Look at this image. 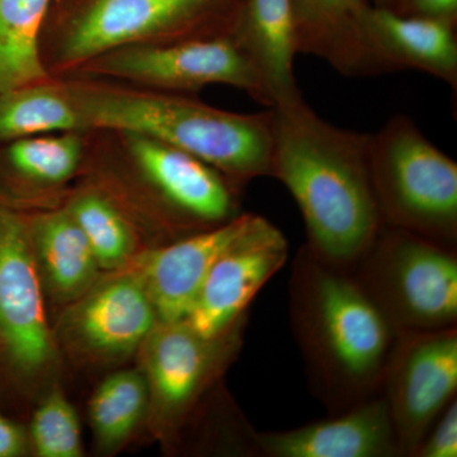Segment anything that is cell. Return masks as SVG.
<instances>
[{
    "label": "cell",
    "instance_id": "18",
    "mask_svg": "<svg viewBox=\"0 0 457 457\" xmlns=\"http://www.w3.org/2000/svg\"><path fill=\"white\" fill-rule=\"evenodd\" d=\"M23 216L33 264L53 317L87 293L104 272L64 206Z\"/></svg>",
    "mask_w": 457,
    "mask_h": 457
},
{
    "label": "cell",
    "instance_id": "5",
    "mask_svg": "<svg viewBox=\"0 0 457 457\" xmlns=\"http://www.w3.org/2000/svg\"><path fill=\"white\" fill-rule=\"evenodd\" d=\"M66 370L33 264L25 216L0 207V402L29 416L54 384L64 383Z\"/></svg>",
    "mask_w": 457,
    "mask_h": 457
},
{
    "label": "cell",
    "instance_id": "27",
    "mask_svg": "<svg viewBox=\"0 0 457 457\" xmlns=\"http://www.w3.org/2000/svg\"><path fill=\"white\" fill-rule=\"evenodd\" d=\"M393 11L404 16L432 18L457 27V0H398Z\"/></svg>",
    "mask_w": 457,
    "mask_h": 457
},
{
    "label": "cell",
    "instance_id": "6",
    "mask_svg": "<svg viewBox=\"0 0 457 457\" xmlns=\"http://www.w3.org/2000/svg\"><path fill=\"white\" fill-rule=\"evenodd\" d=\"M245 0H87L66 20L44 62L54 77L107 51L231 36Z\"/></svg>",
    "mask_w": 457,
    "mask_h": 457
},
{
    "label": "cell",
    "instance_id": "16",
    "mask_svg": "<svg viewBox=\"0 0 457 457\" xmlns=\"http://www.w3.org/2000/svg\"><path fill=\"white\" fill-rule=\"evenodd\" d=\"M257 457H400L383 393L343 413L287 431L254 433Z\"/></svg>",
    "mask_w": 457,
    "mask_h": 457
},
{
    "label": "cell",
    "instance_id": "3",
    "mask_svg": "<svg viewBox=\"0 0 457 457\" xmlns=\"http://www.w3.org/2000/svg\"><path fill=\"white\" fill-rule=\"evenodd\" d=\"M107 132L119 147H95L89 135L78 179L121 210L146 249L219 227L242 213V191L212 165L145 135Z\"/></svg>",
    "mask_w": 457,
    "mask_h": 457
},
{
    "label": "cell",
    "instance_id": "10",
    "mask_svg": "<svg viewBox=\"0 0 457 457\" xmlns=\"http://www.w3.org/2000/svg\"><path fill=\"white\" fill-rule=\"evenodd\" d=\"M159 321L131 266L104 272L87 293L51 317L66 368L86 374H108L135 362Z\"/></svg>",
    "mask_w": 457,
    "mask_h": 457
},
{
    "label": "cell",
    "instance_id": "29",
    "mask_svg": "<svg viewBox=\"0 0 457 457\" xmlns=\"http://www.w3.org/2000/svg\"><path fill=\"white\" fill-rule=\"evenodd\" d=\"M396 2H398V0H370V3H371V5H374V7L389 9L395 7Z\"/></svg>",
    "mask_w": 457,
    "mask_h": 457
},
{
    "label": "cell",
    "instance_id": "13",
    "mask_svg": "<svg viewBox=\"0 0 457 457\" xmlns=\"http://www.w3.org/2000/svg\"><path fill=\"white\" fill-rule=\"evenodd\" d=\"M287 260L288 243L282 231L254 215L245 233L213 263L183 320L204 337L228 332L248 318L254 297Z\"/></svg>",
    "mask_w": 457,
    "mask_h": 457
},
{
    "label": "cell",
    "instance_id": "24",
    "mask_svg": "<svg viewBox=\"0 0 457 457\" xmlns=\"http://www.w3.org/2000/svg\"><path fill=\"white\" fill-rule=\"evenodd\" d=\"M60 131L87 130L59 78L0 93V144Z\"/></svg>",
    "mask_w": 457,
    "mask_h": 457
},
{
    "label": "cell",
    "instance_id": "19",
    "mask_svg": "<svg viewBox=\"0 0 457 457\" xmlns=\"http://www.w3.org/2000/svg\"><path fill=\"white\" fill-rule=\"evenodd\" d=\"M231 37L253 64L270 108L303 97L294 73L293 0H245Z\"/></svg>",
    "mask_w": 457,
    "mask_h": 457
},
{
    "label": "cell",
    "instance_id": "1",
    "mask_svg": "<svg viewBox=\"0 0 457 457\" xmlns=\"http://www.w3.org/2000/svg\"><path fill=\"white\" fill-rule=\"evenodd\" d=\"M272 111L270 177L296 201L306 248L351 270L384 227L370 171V134L321 119L303 98Z\"/></svg>",
    "mask_w": 457,
    "mask_h": 457
},
{
    "label": "cell",
    "instance_id": "12",
    "mask_svg": "<svg viewBox=\"0 0 457 457\" xmlns=\"http://www.w3.org/2000/svg\"><path fill=\"white\" fill-rule=\"evenodd\" d=\"M381 393L400 457H413L426 433L457 394V328L400 332Z\"/></svg>",
    "mask_w": 457,
    "mask_h": 457
},
{
    "label": "cell",
    "instance_id": "8",
    "mask_svg": "<svg viewBox=\"0 0 457 457\" xmlns=\"http://www.w3.org/2000/svg\"><path fill=\"white\" fill-rule=\"evenodd\" d=\"M248 318L228 332L204 337L185 320L159 321L137 353L149 390L145 435L176 455L180 438L222 384L243 345Z\"/></svg>",
    "mask_w": 457,
    "mask_h": 457
},
{
    "label": "cell",
    "instance_id": "14",
    "mask_svg": "<svg viewBox=\"0 0 457 457\" xmlns=\"http://www.w3.org/2000/svg\"><path fill=\"white\" fill-rule=\"evenodd\" d=\"M88 140L89 131H60L0 144V207L29 213L62 206Z\"/></svg>",
    "mask_w": 457,
    "mask_h": 457
},
{
    "label": "cell",
    "instance_id": "4",
    "mask_svg": "<svg viewBox=\"0 0 457 457\" xmlns=\"http://www.w3.org/2000/svg\"><path fill=\"white\" fill-rule=\"evenodd\" d=\"M59 79L87 131L132 132L163 141L212 165L240 191L270 177V108L237 113L180 93L92 78Z\"/></svg>",
    "mask_w": 457,
    "mask_h": 457
},
{
    "label": "cell",
    "instance_id": "9",
    "mask_svg": "<svg viewBox=\"0 0 457 457\" xmlns=\"http://www.w3.org/2000/svg\"><path fill=\"white\" fill-rule=\"evenodd\" d=\"M350 272L396 332L456 327V248L384 225Z\"/></svg>",
    "mask_w": 457,
    "mask_h": 457
},
{
    "label": "cell",
    "instance_id": "17",
    "mask_svg": "<svg viewBox=\"0 0 457 457\" xmlns=\"http://www.w3.org/2000/svg\"><path fill=\"white\" fill-rule=\"evenodd\" d=\"M297 54L350 78L392 73L368 29L370 0H293Z\"/></svg>",
    "mask_w": 457,
    "mask_h": 457
},
{
    "label": "cell",
    "instance_id": "11",
    "mask_svg": "<svg viewBox=\"0 0 457 457\" xmlns=\"http://www.w3.org/2000/svg\"><path fill=\"white\" fill-rule=\"evenodd\" d=\"M65 77L111 80L180 95L222 84L245 90L270 108L253 64L231 36L119 47L93 57Z\"/></svg>",
    "mask_w": 457,
    "mask_h": 457
},
{
    "label": "cell",
    "instance_id": "26",
    "mask_svg": "<svg viewBox=\"0 0 457 457\" xmlns=\"http://www.w3.org/2000/svg\"><path fill=\"white\" fill-rule=\"evenodd\" d=\"M457 456V398L451 400L442 411L413 457Z\"/></svg>",
    "mask_w": 457,
    "mask_h": 457
},
{
    "label": "cell",
    "instance_id": "25",
    "mask_svg": "<svg viewBox=\"0 0 457 457\" xmlns=\"http://www.w3.org/2000/svg\"><path fill=\"white\" fill-rule=\"evenodd\" d=\"M27 417L29 456H86L79 416L66 395L64 383L54 384Z\"/></svg>",
    "mask_w": 457,
    "mask_h": 457
},
{
    "label": "cell",
    "instance_id": "28",
    "mask_svg": "<svg viewBox=\"0 0 457 457\" xmlns=\"http://www.w3.org/2000/svg\"><path fill=\"white\" fill-rule=\"evenodd\" d=\"M29 456L26 425L0 411V457Z\"/></svg>",
    "mask_w": 457,
    "mask_h": 457
},
{
    "label": "cell",
    "instance_id": "21",
    "mask_svg": "<svg viewBox=\"0 0 457 457\" xmlns=\"http://www.w3.org/2000/svg\"><path fill=\"white\" fill-rule=\"evenodd\" d=\"M149 390L137 363L108 372L88 400L92 453L113 457L145 433Z\"/></svg>",
    "mask_w": 457,
    "mask_h": 457
},
{
    "label": "cell",
    "instance_id": "15",
    "mask_svg": "<svg viewBox=\"0 0 457 457\" xmlns=\"http://www.w3.org/2000/svg\"><path fill=\"white\" fill-rule=\"evenodd\" d=\"M242 212L219 227L146 249L131 264L143 281L161 321L187 317L213 263L253 221Z\"/></svg>",
    "mask_w": 457,
    "mask_h": 457
},
{
    "label": "cell",
    "instance_id": "22",
    "mask_svg": "<svg viewBox=\"0 0 457 457\" xmlns=\"http://www.w3.org/2000/svg\"><path fill=\"white\" fill-rule=\"evenodd\" d=\"M62 206L83 231L104 272L130 267L146 251L121 210L86 180L77 179Z\"/></svg>",
    "mask_w": 457,
    "mask_h": 457
},
{
    "label": "cell",
    "instance_id": "23",
    "mask_svg": "<svg viewBox=\"0 0 457 457\" xmlns=\"http://www.w3.org/2000/svg\"><path fill=\"white\" fill-rule=\"evenodd\" d=\"M51 0H0V93L50 82L42 33Z\"/></svg>",
    "mask_w": 457,
    "mask_h": 457
},
{
    "label": "cell",
    "instance_id": "20",
    "mask_svg": "<svg viewBox=\"0 0 457 457\" xmlns=\"http://www.w3.org/2000/svg\"><path fill=\"white\" fill-rule=\"evenodd\" d=\"M368 29L392 73L416 69L457 89L456 27L432 18L404 16L393 9H369Z\"/></svg>",
    "mask_w": 457,
    "mask_h": 457
},
{
    "label": "cell",
    "instance_id": "7",
    "mask_svg": "<svg viewBox=\"0 0 457 457\" xmlns=\"http://www.w3.org/2000/svg\"><path fill=\"white\" fill-rule=\"evenodd\" d=\"M369 161L384 224L456 248V162L405 114L370 134Z\"/></svg>",
    "mask_w": 457,
    "mask_h": 457
},
{
    "label": "cell",
    "instance_id": "2",
    "mask_svg": "<svg viewBox=\"0 0 457 457\" xmlns=\"http://www.w3.org/2000/svg\"><path fill=\"white\" fill-rule=\"evenodd\" d=\"M288 300L312 393L329 416L380 393L398 332L350 270L324 263L303 245L291 266Z\"/></svg>",
    "mask_w": 457,
    "mask_h": 457
}]
</instances>
